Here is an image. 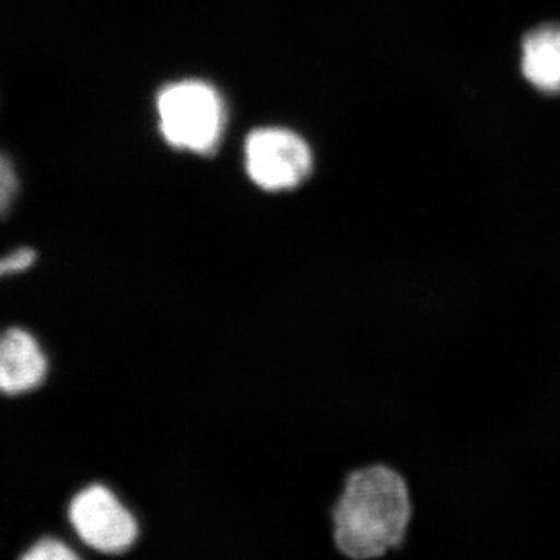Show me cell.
Here are the masks:
<instances>
[{"mask_svg": "<svg viewBox=\"0 0 560 560\" xmlns=\"http://www.w3.org/2000/svg\"><path fill=\"white\" fill-rule=\"evenodd\" d=\"M245 168L249 179L267 191L300 187L313 171L311 147L285 128H259L246 138Z\"/></svg>", "mask_w": 560, "mask_h": 560, "instance_id": "cell-3", "label": "cell"}, {"mask_svg": "<svg viewBox=\"0 0 560 560\" xmlns=\"http://www.w3.org/2000/svg\"><path fill=\"white\" fill-rule=\"evenodd\" d=\"M36 253L32 248H20L0 257V279L16 272L27 271L35 264Z\"/></svg>", "mask_w": 560, "mask_h": 560, "instance_id": "cell-9", "label": "cell"}, {"mask_svg": "<svg viewBox=\"0 0 560 560\" xmlns=\"http://www.w3.org/2000/svg\"><path fill=\"white\" fill-rule=\"evenodd\" d=\"M69 521L81 540L92 550L119 555L138 539L135 515L105 486L81 490L70 501Z\"/></svg>", "mask_w": 560, "mask_h": 560, "instance_id": "cell-4", "label": "cell"}, {"mask_svg": "<svg viewBox=\"0 0 560 560\" xmlns=\"http://www.w3.org/2000/svg\"><path fill=\"white\" fill-rule=\"evenodd\" d=\"M24 560H75L77 552L70 550L68 545L57 539H43L33 545L31 550L22 556Z\"/></svg>", "mask_w": 560, "mask_h": 560, "instance_id": "cell-8", "label": "cell"}, {"mask_svg": "<svg viewBox=\"0 0 560 560\" xmlns=\"http://www.w3.org/2000/svg\"><path fill=\"white\" fill-rule=\"evenodd\" d=\"M20 191V180L16 171L5 154L0 153V217H5L13 208Z\"/></svg>", "mask_w": 560, "mask_h": 560, "instance_id": "cell-7", "label": "cell"}, {"mask_svg": "<svg viewBox=\"0 0 560 560\" xmlns=\"http://www.w3.org/2000/svg\"><path fill=\"white\" fill-rule=\"evenodd\" d=\"M46 375V355L28 331L10 329L0 335V393H27L38 388Z\"/></svg>", "mask_w": 560, "mask_h": 560, "instance_id": "cell-5", "label": "cell"}, {"mask_svg": "<svg viewBox=\"0 0 560 560\" xmlns=\"http://www.w3.org/2000/svg\"><path fill=\"white\" fill-rule=\"evenodd\" d=\"M162 138L176 150L210 156L226 130V105L212 84L183 80L162 88L156 97Z\"/></svg>", "mask_w": 560, "mask_h": 560, "instance_id": "cell-2", "label": "cell"}, {"mask_svg": "<svg viewBox=\"0 0 560 560\" xmlns=\"http://www.w3.org/2000/svg\"><path fill=\"white\" fill-rule=\"evenodd\" d=\"M410 517V495L399 474L385 466L357 470L335 508V544L348 558H378L400 544Z\"/></svg>", "mask_w": 560, "mask_h": 560, "instance_id": "cell-1", "label": "cell"}, {"mask_svg": "<svg viewBox=\"0 0 560 560\" xmlns=\"http://www.w3.org/2000/svg\"><path fill=\"white\" fill-rule=\"evenodd\" d=\"M522 70L525 79L545 94H560V25L536 28L523 39Z\"/></svg>", "mask_w": 560, "mask_h": 560, "instance_id": "cell-6", "label": "cell"}]
</instances>
